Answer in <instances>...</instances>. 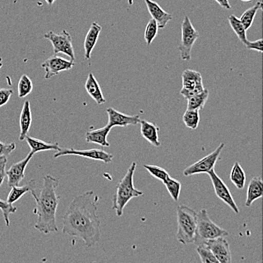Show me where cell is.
<instances>
[{"mask_svg":"<svg viewBox=\"0 0 263 263\" xmlns=\"http://www.w3.org/2000/svg\"><path fill=\"white\" fill-rule=\"evenodd\" d=\"M199 37L198 31L192 25L189 16H184L182 24V40L178 46L182 60L190 61L192 59V48Z\"/></svg>","mask_w":263,"mask_h":263,"instance_id":"obj_6","label":"cell"},{"mask_svg":"<svg viewBox=\"0 0 263 263\" xmlns=\"http://www.w3.org/2000/svg\"><path fill=\"white\" fill-rule=\"evenodd\" d=\"M98 198L92 190L74 197L63 217L64 235L79 237L90 248L99 243L101 221L97 215Z\"/></svg>","mask_w":263,"mask_h":263,"instance_id":"obj_1","label":"cell"},{"mask_svg":"<svg viewBox=\"0 0 263 263\" xmlns=\"http://www.w3.org/2000/svg\"><path fill=\"white\" fill-rule=\"evenodd\" d=\"M2 67H3V63H2V62H0V68H1Z\"/></svg>","mask_w":263,"mask_h":263,"instance_id":"obj_43","label":"cell"},{"mask_svg":"<svg viewBox=\"0 0 263 263\" xmlns=\"http://www.w3.org/2000/svg\"><path fill=\"white\" fill-rule=\"evenodd\" d=\"M240 1L243 2V3H250V2H252L253 0H240Z\"/></svg>","mask_w":263,"mask_h":263,"instance_id":"obj_42","label":"cell"},{"mask_svg":"<svg viewBox=\"0 0 263 263\" xmlns=\"http://www.w3.org/2000/svg\"><path fill=\"white\" fill-rule=\"evenodd\" d=\"M15 148V143H4L0 141V156H9Z\"/></svg>","mask_w":263,"mask_h":263,"instance_id":"obj_36","label":"cell"},{"mask_svg":"<svg viewBox=\"0 0 263 263\" xmlns=\"http://www.w3.org/2000/svg\"><path fill=\"white\" fill-rule=\"evenodd\" d=\"M197 253L200 256V262L203 263H219L211 250L203 245L197 246Z\"/></svg>","mask_w":263,"mask_h":263,"instance_id":"obj_33","label":"cell"},{"mask_svg":"<svg viewBox=\"0 0 263 263\" xmlns=\"http://www.w3.org/2000/svg\"><path fill=\"white\" fill-rule=\"evenodd\" d=\"M166 188L167 189L168 192L171 194L172 198L175 202H177L180 196L181 188H182V184L179 181L173 179L171 176L167 178L163 181Z\"/></svg>","mask_w":263,"mask_h":263,"instance_id":"obj_30","label":"cell"},{"mask_svg":"<svg viewBox=\"0 0 263 263\" xmlns=\"http://www.w3.org/2000/svg\"><path fill=\"white\" fill-rule=\"evenodd\" d=\"M208 174L210 179H211L213 188H214L215 194L217 196L218 198L232 208L235 214L239 215L240 209H239L238 206H237L236 203L234 200L233 196L229 190L228 186L216 174L214 169L211 170Z\"/></svg>","mask_w":263,"mask_h":263,"instance_id":"obj_10","label":"cell"},{"mask_svg":"<svg viewBox=\"0 0 263 263\" xmlns=\"http://www.w3.org/2000/svg\"><path fill=\"white\" fill-rule=\"evenodd\" d=\"M230 180L239 190L245 187L246 183V174L238 162H235L230 174Z\"/></svg>","mask_w":263,"mask_h":263,"instance_id":"obj_26","label":"cell"},{"mask_svg":"<svg viewBox=\"0 0 263 263\" xmlns=\"http://www.w3.org/2000/svg\"><path fill=\"white\" fill-rule=\"evenodd\" d=\"M263 196V183L261 176H256L250 180L248 187L247 200L245 201L246 207H251L253 202L258 199L262 198Z\"/></svg>","mask_w":263,"mask_h":263,"instance_id":"obj_17","label":"cell"},{"mask_svg":"<svg viewBox=\"0 0 263 263\" xmlns=\"http://www.w3.org/2000/svg\"><path fill=\"white\" fill-rule=\"evenodd\" d=\"M111 128L109 125H107L104 128L88 131L86 134V142L98 144V145H100L102 147H110V144H109L107 138Z\"/></svg>","mask_w":263,"mask_h":263,"instance_id":"obj_22","label":"cell"},{"mask_svg":"<svg viewBox=\"0 0 263 263\" xmlns=\"http://www.w3.org/2000/svg\"><path fill=\"white\" fill-rule=\"evenodd\" d=\"M229 22L230 24L231 28L237 35V38L243 45H246L247 42L248 41L247 30H245L240 19L234 14H230L229 16Z\"/></svg>","mask_w":263,"mask_h":263,"instance_id":"obj_28","label":"cell"},{"mask_svg":"<svg viewBox=\"0 0 263 263\" xmlns=\"http://www.w3.org/2000/svg\"><path fill=\"white\" fill-rule=\"evenodd\" d=\"M102 29V27L97 22H93L91 25L90 28L85 38V59H90L91 54L97 43Z\"/></svg>","mask_w":263,"mask_h":263,"instance_id":"obj_21","label":"cell"},{"mask_svg":"<svg viewBox=\"0 0 263 263\" xmlns=\"http://www.w3.org/2000/svg\"><path fill=\"white\" fill-rule=\"evenodd\" d=\"M209 95V91L205 88L202 92L189 98L187 99V110H198V111L203 110L205 104L208 102Z\"/></svg>","mask_w":263,"mask_h":263,"instance_id":"obj_25","label":"cell"},{"mask_svg":"<svg viewBox=\"0 0 263 263\" xmlns=\"http://www.w3.org/2000/svg\"><path fill=\"white\" fill-rule=\"evenodd\" d=\"M27 143L30 148V152L32 153L36 154L38 152L49 151V150H54V151H59L61 150V147H59L58 143L51 144V143L45 142L41 139L33 138L32 137L27 136L26 137Z\"/></svg>","mask_w":263,"mask_h":263,"instance_id":"obj_24","label":"cell"},{"mask_svg":"<svg viewBox=\"0 0 263 263\" xmlns=\"http://www.w3.org/2000/svg\"><path fill=\"white\" fill-rule=\"evenodd\" d=\"M229 232L217 224L210 218L208 211L204 208L197 213V229L195 243L196 246L201 245L206 240L219 237H228Z\"/></svg>","mask_w":263,"mask_h":263,"instance_id":"obj_5","label":"cell"},{"mask_svg":"<svg viewBox=\"0 0 263 263\" xmlns=\"http://www.w3.org/2000/svg\"><path fill=\"white\" fill-rule=\"evenodd\" d=\"M143 167L154 178H155V179H158L159 181H162V182H163V181L166 180L170 176V174H168L166 170L158 166L144 165Z\"/></svg>","mask_w":263,"mask_h":263,"instance_id":"obj_34","label":"cell"},{"mask_svg":"<svg viewBox=\"0 0 263 263\" xmlns=\"http://www.w3.org/2000/svg\"><path fill=\"white\" fill-rule=\"evenodd\" d=\"M247 49H250V50H255L256 52H262L263 41L262 39H259L257 41L247 42L246 45Z\"/></svg>","mask_w":263,"mask_h":263,"instance_id":"obj_38","label":"cell"},{"mask_svg":"<svg viewBox=\"0 0 263 263\" xmlns=\"http://www.w3.org/2000/svg\"><path fill=\"white\" fill-rule=\"evenodd\" d=\"M8 157L0 156V186L4 182L6 178V164H7Z\"/></svg>","mask_w":263,"mask_h":263,"instance_id":"obj_39","label":"cell"},{"mask_svg":"<svg viewBox=\"0 0 263 263\" xmlns=\"http://www.w3.org/2000/svg\"><path fill=\"white\" fill-rule=\"evenodd\" d=\"M74 65L75 62L73 61L67 60L65 58L54 54L42 64V68L46 72L45 78L49 79L59 75L60 72L71 69Z\"/></svg>","mask_w":263,"mask_h":263,"instance_id":"obj_13","label":"cell"},{"mask_svg":"<svg viewBox=\"0 0 263 263\" xmlns=\"http://www.w3.org/2000/svg\"><path fill=\"white\" fill-rule=\"evenodd\" d=\"M139 124L141 125V134L142 137L155 147H160L161 143L159 141L158 125L143 119H141Z\"/></svg>","mask_w":263,"mask_h":263,"instance_id":"obj_20","label":"cell"},{"mask_svg":"<svg viewBox=\"0 0 263 263\" xmlns=\"http://www.w3.org/2000/svg\"><path fill=\"white\" fill-rule=\"evenodd\" d=\"M184 125L192 130H196L200 123V113L198 110H187L182 117Z\"/></svg>","mask_w":263,"mask_h":263,"instance_id":"obj_29","label":"cell"},{"mask_svg":"<svg viewBox=\"0 0 263 263\" xmlns=\"http://www.w3.org/2000/svg\"><path fill=\"white\" fill-rule=\"evenodd\" d=\"M36 181L34 179L29 181L28 183H27L25 185L22 186V187H19V186H14V187H11L10 193L8 196L7 200L6 202L9 204L13 205L14 203L17 202V200H20L25 194L27 193L31 194L32 192L35 191L36 189Z\"/></svg>","mask_w":263,"mask_h":263,"instance_id":"obj_23","label":"cell"},{"mask_svg":"<svg viewBox=\"0 0 263 263\" xmlns=\"http://www.w3.org/2000/svg\"><path fill=\"white\" fill-rule=\"evenodd\" d=\"M136 166H137L136 163L135 162L132 163L124 177L119 183L117 187L116 194H115L112 200L113 201L112 208L115 210V213L118 217H121L123 216L125 207L132 199L144 195L143 192L134 187L133 178H134Z\"/></svg>","mask_w":263,"mask_h":263,"instance_id":"obj_3","label":"cell"},{"mask_svg":"<svg viewBox=\"0 0 263 263\" xmlns=\"http://www.w3.org/2000/svg\"><path fill=\"white\" fill-rule=\"evenodd\" d=\"M33 85L31 79L26 75H23L19 80L17 85V91H18V97L25 98L29 94H31L33 91Z\"/></svg>","mask_w":263,"mask_h":263,"instance_id":"obj_31","label":"cell"},{"mask_svg":"<svg viewBox=\"0 0 263 263\" xmlns=\"http://www.w3.org/2000/svg\"><path fill=\"white\" fill-rule=\"evenodd\" d=\"M45 1H46V3H47L49 6H51L54 4V3L56 1V0H45Z\"/></svg>","mask_w":263,"mask_h":263,"instance_id":"obj_41","label":"cell"},{"mask_svg":"<svg viewBox=\"0 0 263 263\" xmlns=\"http://www.w3.org/2000/svg\"><path fill=\"white\" fill-rule=\"evenodd\" d=\"M226 146L224 143H222L214 151L212 152L209 155L203 157L201 160H198L194 164L187 167L183 171V176L185 177L195 176V174L208 173L212 169H214L215 166L220 157L221 152Z\"/></svg>","mask_w":263,"mask_h":263,"instance_id":"obj_7","label":"cell"},{"mask_svg":"<svg viewBox=\"0 0 263 263\" xmlns=\"http://www.w3.org/2000/svg\"><path fill=\"white\" fill-rule=\"evenodd\" d=\"M13 93V90L0 87V108L9 102Z\"/></svg>","mask_w":263,"mask_h":263,"instance_id":"obj_37","label":"cell"},{"mask_svg":"<svg viewBox=\"0 0 263 263\" xmlns=\"http://www.w3.org/2000/svg\"><path fill=\"white\" fill-rule=\"evenodd\" d=\"M32 121V112L30 108V103L28 100L24 102L23 107H22V112L20 115V134H19V141H25L27 136H28L29 131H30V127H31Z\"/></svg>","mask_w":263,"mask_h":263,"instance_id":"obj_18","label":"cell"},{"mask_svg":"<svg viewBox=\"0 0 263 263\" xmlns=\"http://www.w3.org/2000/svg\"><path fill=\"white\" fill-rule=\"evenodd\" d=\"M158 25L156 21L153 19H151L146 26L145 30V41L147 45H151L154 40L156 38L158 33Z\"/></svg>","mask_w":263,"mask_h":263,"instance_id":"obj_32","label":"cell"},{"mask_svg":"<svg viewBox=\"0 0 263 263\" xmlns=\"http://www.w3.org/2000/svg\"><path fill=\"white\" fill-rule=\"evenodd\" d=\"M201 245L211 250L219 263L232 262V252L229 242L223 237L206 240Z\"/></svg>","mask_w":263,"mask_h":263,"instance_id":"obj_12","label":"cell"},{"mask_svg":"<svg viewBox=\"0 0 263 263\" xmlns=\"http://www.w3.org/2000/svg\"><path fill=\"white\" fill-rule=\"evenodd\" d=\"M146 6L152 19L156 21L159 28H164L173 19V15L163 10L158 3L153 0H145Z\"/></svg>","mask_w":263,"mask_h":263,"instance_id":"obj_16","label":"cell"},{"mask_svg":"<svg viewBox=\"0 0 263 263\" xmlns=\"http://www.w3.org/2000/svg\"><path fill=\"white\" fill-rule=\"evenodd\" d=\"M182 88L180 91L181 95L185 99L196 95L205 89L203 86V78L201 74L197 71L184 70L182 73Z\"/></svg>","mask_w":263,"mask_h":263,"instance_id":"obj_9","label":"cell"},{"mask_svg":"<svg viewBox=\"0 0 263 263\" xmlns=\"http://www.w3.org/2000/svg\"><path fill=\"white\" fill-rule=\"evenodd\" d=\"M263 4L262 2L258 1L254 6L247 9L243 14L241 17H240V22L243 24L245 30H248V29L251 28L253 25V21H254L256 14H257L258 11L262 10Z\"/></svg>","mask_w":263,"mask_h":263,"instance_id":"obj_27","label":"cell"},{"mask_svg":"<svg viewBox=\"0 0 263 263\" xmlns=\"http://www.w3.org/2000/svg\"><path fill=\"white\" fill-rule=\"evenodd\" d=\"M59 184V179L47 174L43 178V187L40 194L36 195L35 191L31 193L36 201L33 212L37 217L33 227L45 235L59 232L56 221V213L60 200V197L56 193Z\"/></svg>","mask_w":263,"mask_h":263,"instance_id":"obj_2","label":"cell"},{"mask_svg":"<svg viewBox=\"0 0 263 263\" xmlns=\"http://www.w3.org/2000/svg\"><path fill=\"white\" fill-rule=\"evenodd\" d=\"M85 89L87 94L92 98V99L96 101L98 105H102L107 102L104 97L99 81H97L92 73H89V75H88L87 80L85 83Z\"/></svg>","mask_w":263,"mask_h":263,"instance_id":"obj_19","label":"cell"},{"mask_svg":"<svg viewBox=\"0 0 263 263\" xmlns=\"http://www.w3.org/2000/svg\"><path fill=\"white\" fill-rule=\"evenodd\" d=\"M176 238L183 245L190 244L195 242L197 229V212L189 206H178Z\"/></svg>","mask_w":263,"mask_h":263,"instance_id":"obj_4","label":"cell"},{"mask_svg":"<svg viewBox=\"0 0 263 263\" xmlns=\"http://www.w3.org/2000/svg\"><path fill=\"white\" fill-rule=\"evenodd\" d=\"M78 155L83 158L90 159V160H98L103 162L105 164L111 163L113 161L114 155L112 154L105 152L100 149H92V150H74V149H61L54 154V158H59L63 155Z\"/></svg>","mask_w":263,"mask_h":263,"instance_id":"obj_11","label":"cell"},{"mask_svg":"<svg viewBox=\"0 0 263 263\" xmlns=\"http://www.w3.org/2000/svg\"><path fill=\"white\" fill-rule=\"evenodd\" d=\"M33 155L34 154L30 152V153L24 160L14 163L8 171H6L8 187H12L14 186H19L20 183L25 179V170H26L27 165L33 158Z\"/></svg>","mask_w":263,"mask_h":263,"instance_id":"obj_14","label":"cell"},{"mask_svg":"<svg viewBox=\"0 0 263 263\" xmlns=\"http://www.w3.org/2000/svg\"><path fill=\"white\" fill-rule=\"evenodd\" d=\"M44 38L52 43L54 54H65L70 58V60L75 62L74 49L72 43L71 35L68 32L62 30L60 33H54L53 31H49L44 35Z\"/></svg>","mask_w":263,"mask_h":263,"instance_id":"obj_8","label":"cell"},{"mask_svg":"<svg viewBox=\"0 0 263 263\" xmlns=\"http://www.w3.org/2000/svg\"><path fill=\"white\" fill-rule=\"evenodd\" d=\"M0 210L3 213V219H4L5 222H6V226L9 227L10 226L9 216H10V214L15 213L17 212V207L0 199Z\"/></svg>","mask_w":263,"mask_h":263,"instance_id":"obj_35","label":"cell"},{"mask_svg":"<svg viewBox=\"0 0 263 263\" xmlns=\"http://www.w3.org/2000/svg\"><path fill=\"white\" fill-rule=\"evenodd\" d=\"M221 7L223 8L224 9H228L230 10L232 9L230 3H229V0H215Z\"/></svg>","mask_w":263,"mask_h":263,"instance_id":"obj_40","label":"cell"},{"mask_svg":"<svg viewBox=\"0 0 263 263\" xmlns=\"http://www.w3.org/2000/svg\"><path fill=\"white\" fill-rule=\"evenodd\" d=\"M108 115V123L107 125L110 128L114 127H126L128 125H136L139 124L141 118L139 115H129L118 111L113 108L106 110Z\"/></svg>","mask_w":263,"mask_h":263,"instance_id":"obj_15","label":"cell"}]
</instances>
